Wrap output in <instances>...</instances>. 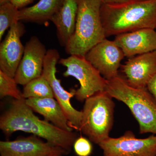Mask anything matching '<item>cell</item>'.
I'll list each match as a JSON object with an SVG mask.
<instances>
[{"mask_svg": "<svg viewBox=\"0 0 156 156\" xmlns=\"http://www.w3.org/2000/svg\"><path fill=\"white\" fill-rule=\"evenodd\" d=\"M33 112L24 98L14 99L1 115L0 129L8 136L17 131L30 133L70 153L78 137L77 134L62 130L46 120L40 119Z\"/></svg>", "mask_w": 156, "mask_h": 156, "instance_id": "6da1fadb", "label": "cell"}, {"mask_svg": "<svg viewBox=\"0 0 156 156\" xmlns=\"http://www.w3.org/2000/svg\"><path fill=\"white\" fill-rule=\"evenodd\" d=\"M100 12L106 37L141 29H156V0L102 3Z\"/></svg>", "mask_w": 156, "mask_h": 156, "instance_id": "7a4b0ae2", "label": "cell"}, {"mask_svg": "<svg viewBox=\"0 0 156 156\" xmlns=\"http://www.w3.org/2000/svg\"><path fill=\"white\" fill-rule=\"evenodd\" d=\"M105 91L130 109L139 124L140 134L156 135V101L147 88L131 87L125 78L119 75L107 80Z\"/></svg>", "mask_w": 156, "mask_h": 156, "instance_id": "3957f363", "label": "cell"}, {"mask_svg": "<svg viewBox=\"0 0 156 156\" xmlns=\"http://www.w3.org/2000/svg\"><path fill=\"white\" fill-rule=\"evenodd\" d=\"M78 12L73 34L65 47L70 55L85 56L106 38L101 17V0H77Z\"/></svg>", "mask_w": 156, "mask_h": 156, "instance_id": "277c9868", "label": "cell"}, {"mask_svg": "<svg viewBox=\"0 0 156 156\" xmlns=\"http://www.w3.org/2000/svg\"><path fill=\"white\" fill-rule=\"evenodd\" d=\"M112 98L104 91L85 101L79 131L98 145L109 137L113 126L115 104Z\"/></svg>", "mask_w": 156, "mask_h": 156, "instance_id": "5b68a950", "label": "cell"}, {"mask_svg": "<svg viewBox=\"0 0 156 156\" xmlns=\"http://www.w3.org/2000/svg\"><path fill=\"white\" fill-rule=\"evenodd\" d=\"M58 63L66 68L64 77H74L79 81L80 87L76 90L75 96L79 101H83L97 92L105 91L107 80L85 56L70 55L60 58Z\"/></svg>", "mask_w": 156, "mask_h": 156, "instance_id": "8992f818", "label": "cell"}, {"mask_svg": "<svg viewBox=\"0 0 156 156\" xmlns=\"http://www.w3.org/2000/svg\"><path fill=\"white\" fill-rule=\"evenodd\" d=\"M59 60V54L55 49L47 51L44 61L42 75L50 84L54 98L61 106L72 129L79 131L82 121V111H79L73 106L71 99L75 96L76 90L66 91L62 86L61 81L56 78V65Z\"/></svg>", "mask_w": 156, "mask_h": 156, "instance_id": "52a82bcc", "label": "cell"}, {"mask_svg": "<svg viewBox=\"0 0 156 156\" xmlns=\"http://www.w3.org/2000/svg\"><path fill=\"white\" fill-rule=\"evenodd\" d=\"M103 156H156V135L136 138L132 131H126L117 138L109 137L98 144Z\"/></svg>", "mask_w": 156, "mask_h": 156, "instance_id": "ba28073f", "label": "cell"}, {"mask_svg": "<svg viewBox=\"0 0 156 156\" xmlns=\"http://www.w3.org/2000/svg\"><path fill=\"white\" fill-rule=\"evenodd\" d=\"M107 80L119 75L121 62L125 57L114 41L106 38L89 50L85 56Z\"/></svg>", "mask_w": 156, "mask_h": 156, "instance_id": "9c48e42d", "label": "cell"}, {"mask_svg": "<svg viewBox=\"0 0 156 156\" xmlns=\"http://www.w3.org/2000/svg\"><path fill=\"white\" fill-rule=\"evenodd\" d=\"M69 154L62 148L34 135L11 141H0L1 156H49L56 154L65 156Z\"/></svg>", "mask_w": 156, "mask_h": 156, "instance_id": "30bf717a", "label": "cell"}, {"mask_svg": "<svg viewBox=\"0 0 156 156\" xmlns=\"http://www.w3.org/2000/svg\"><path fill=\"white\" fill-rule=\"evenodd\" d=\"M47 51L37 37H32L26 44L23 56L14 76L17 84L24 86L42 75Z\"/></svg>", "mask_w": 156, "mask_h": 156, "instance_id": "8fae6325", "label": "cell"}, {"mask_svg": "<svg viewBox=\"0 0 156 156\" xmlns=\"http://www.w3.org/2000/svg\"><path fill=\"white\" fill-rule=\"evenodd\" d=\"M25 31L22 23H15L0 44V70L11 77L14 78L24 53L20 37Z\"/></svg>", "mask_w": 156, "mask_h": 156, "instance_id": "7c38bea8", "label": "cell"}, {"mask_svg": "<svg viewBox=\"0 0 156 156\" xmlns=\"http://www.w3.org/2000/svg\"><path fill=\"white\" fill-rule=\"evenodd\" d=\"M128 85L134 88H147L156 75V51L137 55L121 66Z\"/></svg>", "mask_w": 156, "mask_h": 156, "instance_id": "4fadbf2b", "label": "cell"}, {"mask_svg": "<svg viewBox=\"0 0 156 156\" xmlns=\"http://www.w3.org/2000/svg\"><path fill=\"white\" fill-rule=\"evenodd\" d=\"M114 41L128 58L156 51V31L153 29L121 34L116 36Z\"/></svg>", "mask_w": 156, "mask_h": 156, "instance_id": "5bb4252c", "label": "cell"}, {"mask_svg": "<svg viewBox=\"0 0 156 156\" xmlns=\"http://www.w3.org/2000/svg\"><path fill=\"white\" fill-rule=\"evenodd\" d=\"M25 101L34 112L41 115L46 121L62 130L73 131L63 110L54 98H29Z\"/></svg>", "mask_w": 156, "mask_h": 156, "instance_id": "9a60e30c", "label": "cell"}, {"mask_svg": "<svg viewBox=\"0 0 156 156\" xmlns=\"http://www.w3.org/2000/svg\"><path fill=\"white\" fill-rule=\"evenodd\" d=\"M78 9L77 0H64L61 9L51 19L56 26L58 41L65 47L74 32Z\"/></svg>", "mask_w": 156, "mask_h": 156, "instance_id": "2e32d148", "label": "cell"}, {"mask_svg": "<svg viewBox=\"0 0 156 156\" xmlns=\"http://www.w3.org/2000/svg\"><path fill=\"white\" fill-rule=\"evenodd\" d=\"M64 0H40L31 7L19 9V21L43 23L51 19L59 11Z\"/></svg>", "mask_w": 156, "mask_h": 156, "instance_id": "e0dca14e", "label": "cell"}, {"mask_svg": "<svg viewBox=\"0 0 156 156\" xmlns=\"http://www.w3.org/2000/svg\"><path fill=\"white\" fill-rule=\"evenodd\" d=\"M22 97L26 99L54 98V95L50 84L41 75L30 81L24 86Z\"/></svg>", "mask_w": 156, "mask_h": 156, "instance_id": "ac0fdd59", "label": "cell"}, {"mask_svg": "<svg viewBox=\"0 0 156 156\" xmlns=\"http://www.w3.org/2000/svg\"><path fill=\"white\" fill-rule=\"evenodd\" d=\"M19 9L11 2L0 5V41L8 28L18 20Z\"/></svg>", "mask_w": 156, "mask_h": 156, "instance_id": "d6986e66", "label": "cell"}, {"mask_svg": "<svg viewBox=\"0 0 156 156\" xmlns=\"http://www.w3.org/2000/svg\"><path fill=\"white\" fill-rule=\"evenodd\" d=\"M14 78L7 75L0 70V97L1 98L10 96L14 99H21L22 97V92H20L17 87Z\"/></svg>", "mask_w": 156, "mask_h": 156, "instance_id": "ffe728a7", "label": "cell"}, {"mask_svg": "<svg viewBox=\"0 0 156 156\" xmlns=\"http://www.w3.org/2000/svg\"><path fill=\"white\" fill-rule=\"evenodd\" d=\"M91 141L86 137L80 136L77 137L73 147L76 154L78 156H90L93 151Z\"/></svg>", "mask_w": 156, "mask_h": 156, "instance_id": "44dd1931", "label": "cell"}, {"mask_svg": "<svg viewBox=\"0 0 156 156\" xmlns=\"http://www.w3.org/2000/svg\"><path fill=\"white\" fill-rule=\"evenodd\" d=\"M147 88L156 101V75L149 81Z\"/></svg>", "mask_w": 156, "mask_h": 156, "instance_id": "7402d4cb", "label": "cell"}, {"mask_svg": "<svg viewBox=\"0 0 156 156\" xmlns=\"http://www.w3.org/2000/svg\"><path fill=\"white\" fill-rule=\"evenodd\" d=\"M34 0H10V2L12 3L15 7L19 9H23L25 6L28 5Z\"/></svg>", "mask_w": 156, "mask_h": 156, "instance_id": "603a6c76", "label": "cell"}, {"mask_svg": "<svg viewBox=\"0 0 156 156\" xmlns=\"http://www.w3.org/2000/svg\"><path fill=\"white\" fill-rule=\"evenodd\" d=\"M131 0H101L102 4H116L126 2Z\"/></svg>", "mask_w": 156, "mask_h": 156, "instance_id": "cb8c5ba5", "label": "cell"}, {"mask_svg": "<svg viewBox=\"0 0 156 156\" xmlns=\"http://www.w3.org/2000/svg\"><path fill=\"white\" fill-rule=\"evenodd\" d=\"M10 0H0V5L8 2H10Z\"/></svg>", "mask_w": 156, "mask_h": 156, "instance_id": "d4e9b609", "label": "cell"}, {"mask_svg": "<svg viewBox=\"0 0 156 156\" xmlns=\"http://www.w3.org/2000/svg\"><path fill=\"white\" fill-rule=\"evenodd\" d=\"M49 156H63L62 155H61V154H56L51 155H50Z\"/></svg>", "mask_w": 156, "mask_h": 156, "instance_id": "484cf974", "label": "cell"}]
</instances>
